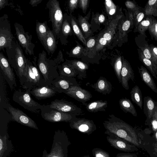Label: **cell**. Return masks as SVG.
Listing matches in <instances>:
<instances>
[{
  "instance_id": "6f0895ef",
  "label": "cell",
  "mask_w": 157,
  "mask_h": 157,
  "mask_svg": "<svg viewBox=\"0 0 157 157\" xmlns=\"http://www.w3.org/2000/svg\"><path fill=\"white\" fill-rule=\"evenodd\" d=\"M113 157H131V155L126 154L120 153L117 154Z\"/></svg>"
},
{
  "instance_id": "db71d44e",
  "label": "cell",
  "mask_w": 157,
  "mask_h": 157,
  "mask_svg": "<svg viewBox=\"0 0 157 157\" xmlns=\"http://www.w3.org/2000/svg\"><path fill=\"white\" fill-rule=\"evenodd\" d=\"M95 40L94 39L91 38L86 43L87 47L89 48H92L95 45Z\"/></svg>"
},
{
  "instance_id": "484cf974",
  "label": "cell",
  "mask_w": 157,
  "mask_h": 157,
  "mask_svg": "<svg viewBox=\"0 0 157 157\" xmlns=\"http://www.w3.org/2000/svg\"><path fill=\"white\" fill-rule=\"evenodd\" d=\"M67 62L71 64L78 73L77 78L78 79L82 80L87 77L86 71L88 69V65L80 61L77 60L69 61L67 60Z\"/></svg>"
},
{
  "instance_id": "bcb514c9",
  "label": "cell",
  "mask_w": 157,
  "mask_h": 157,
  "mask_svg": "<svg viewBox=\"0 0 157 157\" xmlns=\"http://www.w3.org/2000/svg\"><path fill=\"white\" fill-rule=\"evenodd\" d=\"M107 43V41L103 37H101L98 41L96 45V49L98 50H99L106 44Z\"/></svg>"
},
{
  "instance_id": "94428289",
  "label": "cell",
  "mask_w": 157,
  "mask_h": 157,
  "mask_svg": "<svg viewBox=\"0 0 157 157\" xmlns=\"http://www.w3.org/2000/svg\"></svg>"
},
{
  "instance_id": "4dcf8cb0",
  "label": "cell",
  "mask_w": 157,
  "mask_h": 157,
  "mask_svg": "<svg viewBox=\"0 0 157 157\" xmlns=\"http://www.w3.org/2000/svg\"><path fill=\"white\" fill-rule=\"evenodd\" d=\"M130 94L132 102L142 109L143 101L141 92L139 87L137 85L135 86L132 88Z\"/></svg>"
},
{
  "instance_id": "836d02e7",
  "label": "cell",
  "mask_w": 157,
  "mask_h": 157,
  "mask_svg": "<svg viewBox=\"0 0 157 157\" xmlns=\"http://www.w3.org/2000/svg\"><path fill=\"white\" fill-rule=\"evenodd\" d=\"M88 19L87 16H78V21L86 37L90 36L92 34L90 25L88 22Z\"/></svg>"
},
{
  "instance_id": "30bf717a",
  "label": "cell",
  "mask_w": 157,
  "mask_h": 157,
  "mask_svg": "<svg viewBox=\"0 0 157 157\" xmlns=\"http://www.w3.org/2000/svg\"><path fill=\"white\" fill-rule=\"evenodd\" d=\"M41 110L42 117L44 120L52 122H65L69 123L76 116L51 109L49 105H44Z\"/></svg>"
},
{
  "instance_id": "680465c9",
  "label": "cell",
  "mask_w": 157,
  "mask_h": 157,
  "mask_svg": "<svg viewBox=\"0 0 157 157\" xmlns=\"http://www.w3.org/2000/svg\"><path fill=\"white\" fill-rule=\"evenodd\" d=\"M82 157H90L89 155H86Z\"/></svg>"
},
{
  "instance_id": "c3c4849f",
  "label": "cell",
  "mask_w": 157,
  "mask_h": 157,
  "mask_svg": "<svg viewBox=\"0 0 157 157\" xmlns=\"http://www.w3.org/2000/svg\"><path fill=\"white\" fill-rule=\"evenodd\" d=\"M95 22L98 24H100L103 23L105 20V17L102 14H98L96 15L94 18Z\"/></svg>"
},
{
  "instance_id": "d6986e66",
  "label": "cell",
  "mask_w": 157,
  "mask_h": 157,
  "mask_svg": "<svg viewBox=\"0 0 157 157\" xmlns=\"http://www.w3.org/2000/svg\"><path fill=\"white\" fill-rule=\"evenodd\" d=\"M106 139L111 146L117 150L124 151L131 150L130 146L127 144L126 140L115 135H108Z\"/></svg>"
},
{
  "instance_id": "7bdbcfd3",
  "label": "cell",
  "mask_w": 157,
  "mask_h": 157,
  "mask_svg": "<svg viewBox=\"0 0 157 157\" xmlns=\"http://www.w3.org/2000/svg\"><path fill=\"white\" fill-rule=\"evenodd\" d=\"M136 12L134 13V16L135 17V29L136 30L139 24L141 22L144 18V14L142 12L138 13Z\"/></svg>"
},
{
  "instance_id": "44dd1931",
  "label": "cell",
  "mask_w": 157,
  "mask_h": 157,
  "mask_svg": "<svg viewBox=\"0 0 157 157\" xmlns=\"http://www.w3.org/2000/svg\"><path fill=\"white\" fill-rule=\"evenodd\" d=\"M143 102V111L147 118L146 121L150 122L157 106V102L150 97L147 96L144 97Z\"/></svg>"
},
{
  "instance_id": "60d3db41",
  "label": "cell",
  "mask_w": 157,
  "mask_h": 157,
  "mask_svg": "<svg viewBox=\"0 0 157 157\" xmlns=\"http://www.w3.org/2000/svg\"><path fill=\"white\" fill-rule=\"evenodd\" d=\"M148 29L155 40H157V21L156 19H152Z\"/></svg>"
},
{
  "instance_id": "8992f818",
  "label": "cell",
  "mask_w": 157,
  "mask_h": 157,
  "mask_svg": "<svg viewBox=\"0 0 157 157\" xmlns=\"http://www.w3.org/2000/svg\"><path fill=\"white\" fill-rule=\"evenodd\" d=\"M49 10V21L51 22L52 31L56 39L59 36L63 17L59 2L57 0H50L46 4Z\"/></svg>"
},
{
  "instance_id": "d6a6232c",
  "label": "cell",
  "mask_w": 157,
  "mask_h": 157,
  "mask_svg": "<svg viewBox=\"0 0 157 157\" xmlns=\"http://www.w3.org/2000/svg\"><path fill=\"white\" fill-rule=\"evenodd\" d=\"M71 30L69 22L66 19L64 18L59 34V39L62 44L65 38L70 35Z\"/></svg>"
},
{
  "instance_id": "681fc988",
  "label": "cell",
  "mask_w": 157,
  "mask_h": 157,
  "mask_svg": "<svg viewBox=\"0 0 157 157\" xmlns=\"http://www.w3.org/2000/svg\"><path fill=\"white\" fill-rule=\"evenodd\" d=\"M78 2V0H70L69 1V7L71 11H73L76 8Z\"/></svg>"
},
{
  "instance_id": "f35d334b",
  "label": "cell",
  "mask_w": 157,
  "mask_h": 157,
  "mask_svg": "<svg viewBox=\"0 0 157 157\" xmlns=\"http://www.w3.org/2000/svg\"><path fill=\"white\" fill-rule=\"evenodd\" d=\"M105 5L107 13L110 15L114 14L116 11V6L111 0H106Z\"/></svg>"
},
{
  "instance_id": "ac0fdd59",
  "label": "cell",
  "mask_w": 157,
  "mask_h": 157,
  "mask_svg": "<svg viewBox=\"0 0 157 157\" xmlns=\"http://www.w3.org/2000/svg\"><path fill=\"white\" fill-rule=\"evenodd\" d=\"M122 67L121 72V84L125 90H128L129 87L128 82L131 79L135 82L133 71L128 62L123 58L122 59Z\"/></svg>"
},
{
  "instance_id": "f1b7e54d",
  "label": "cell",
  "mask_w": 157,
  "mask_h": 157,
  "mask_svg": "<svg viewBox=\"0 0 157 157\" xmlns=\"http://www.w3.org/2000/svg\"><path fill=\"white\" fill-rule=\"evenodd\" d=\"M56 38L52 31L48 30L44 47L48 55H52L57 48V42Z\"/></svg>"
},
{
  "instance_id": "7dc6e473",
  "label": "cell",
  "mask_w": 157,
  "mask_h": 157,
  "mask_svg": "<svg viewBox=\"0 0 157 157\" xmlns=\"http://www.w3.org/2000/svg\"><path fill=\"white\" fill-rule=\"evenodd\" d=\"M151 122L154 129H157V106L151 118Z\"/></svg>"
},
{
  "instance_id": "3957f363",
  "label": "cell",
  "mask_w": 157,
  "mask_h": 157,
  "mask_svg": "<svg viewBox=\"0 0 157 157\" xmlns=\"http://www.w3.org/2000/svg\"><path fill=\"white\" fill-rule=\"evenodd\" d=\"M107 119L103 123L106 130L105 134H114L127 141H132L133 129L131 126L113 114L109 115Z\"/></svg>"
},
{
  "instance_id": "d4e9b609",
  "label": "cell",
  "mask_w": 157,
  "mask_h": 157,
  "mask_svg": "<svg viewBox=\"0 0 157 157\" xmlns=\"http://www.w3.org/2000/svg\"><path fill=\"white\" fill-rule=\"evenodd\" d=\"M58 68L59 75L74 78L78 75L77 70L67 61L59 65Z\"/></svg>"
},
{
  "instance_id": "9f6ffc18",
  "label": "cell",
  "mask_w": 157,
  "mask_h": 157,
  "mask_svg": "<svg viewBox=\"0 0 157 157\" xmlns=\"http://www.w3.org/2000/svg\"><path fill=\"white\" fill-rule=\"evenodd\" d=\"M8 1L5 0H0V10L4 8L5 6L7 5Z\"/></svg>"
},
{
  "instance_id": "277c9868",
  "label": "cell",
  "mask_w": 157,
  "mask_h": 157,
  "mask_svg": "<svg viewBox=\"0 0 157 157\" xmlns=\"http://www.w3.org/2000/svg\"><path fill=\"white\" fill-rule=\"evenodd\" d=\"M71 144L66 132L58 130L55 132L50 152L48 153L44 149L42 157H67L68 148Z\"/></svg>"
},
{
  "instance_id": "5bb4252c",
  "label": "cell",
  "mask_w": 157,
  "mask_h": 157,
  "mask_svg": "<svg viewBox=\"0 0 157 157\" xmlns=\"http://www.w3.org/2000/svg\"><path fill=\"white\" fill-rule=\"evenodd\" d=\"M8 109L10 113L12 120L21 124L36 129H38L35 121L23 111L12 106H8Z\"/></svg>"
},
{
  "instance_id": "7c38bea8",
  "label": "cell",
  "mask_w": 157,
  "mask_h": 157,
  "mask_svg": "<svg viewBox=\"0 0 157 157\" xmlns=\"http://www.w3.org/2000/svg\"><path fill=\"white\" fill-rule=\"evenodd\" d=\"M69 126L71 128L88 135L91 134L97 129L96 126L93 120L76 116L69 122Z\"/></svg>"
},
{
  "instance_id": "ab89813d",
  "label": "cell",
  "mask_w": 157,
  "mask_h": 157,
  "mask_svg": "<svg viewBox=\"0 0 157 157\" xmlns=\"http://www.w3.org/2000/svg\"><path fill=\"white\" fill-rule=\"evenodd\" d=\"M92 153L94 157H110L109 154L105 151L98 148L93 149Z\"/></svg>"
},
{
  "instance_id": "603a6c76",
  "label": "cell",
  "mask_w": 157,
  "mask_h": 157,
  "mask_svg": "<svg viewBox=\"0 0 157 157\" xmlns=\"http://www.w3.org/2000/svg\"><path fill=\"white\" fill-rule=\"evenodd\" d=\"M139 72L142 80L152 90L157 93V87L153 78L147 69L141 65L138 67Z\"/></svg>"
},
{
  "instance_id": "1f68e13d",
  "label": "cell",
  "mask_w": 157,
  "mask_h": 157,
  "mask_svg": "<svg viewBox=\"0 0 157 157\" xmlns=\"http://www.w3.org/2000/svg\"><path fill=\"white\" fill-rule=\"evenodd\" d=\"M139 55L140 60L150 71L152 75L157 79V66L153 63L150 60L146 58L141 51L139 53Z\"/></svg>"
},
{
  "instance_id": "e575fe53",
  "label": "cell",
  "mask_w": 157,
  "mask_h": 157,
  "mask_svg": "<svg viewBox=\"0 0 157 157\" xmlns=\"http://www.w3.org/2000/svg\"><path fill=\"white\" fill-rule=\"evenodd\" d=\"M145 14L157 17V0H150L147 2L144 10Z\"/></svg>"
},
{
  "instance_id": "2e32d148",
  "label": "cell",
  "mask_w": 157,
  "mask_h": 157,
  "mask_svg": "<svg viewBox=\"0 0 157 157\" xmlns=\"http://www.w3.org/2000/svg\"><path fill=\"white\" fill-rule=\"evenodd\" d=\"M52 85L58 93H65L73 86L79 85L74 78L59 75L52 82Z\"/></svg>"
},
{
  "instance_id": "9c48e42d",
  "label": "cell",
  "mask_w": 157,
  "mask_h": 157,
  "mask_svg": "<svg viewBox=\"0 0 157 157\" xmlns=\"http://www.w3.org/2000/svg\"><path fill=\"white\" fill-rule=\"evenodd\" d=\"M14 25L17 40L24 49L25 53L30 56L33 55L35 45L31 41L32 35L25 32L23 26L20 24L16 22Z\"/></svg>"
},
{
  "instance_id": "7402d4cb",
  "label": "cell",
  "mask_w": 157,
  "mask_h": 157,
  "mask_svg": "<svg viewBox=\"0 0 157 157\" xmlns=\"http://www.w3.org/2000/svg\"><path fill=\"white\" fill-rule=\"evenodd\" d=\"M122 16L121 15H117L111 20L104 32L103 37L106 40L108 44L112 40L115 34L119 21Z\"/></svg>"
},
{
  "instance_id": "91938a15",
  "label": "cell",
  "mask_w": 157,
  "mask_h": 157,
  "mask_svg": "<svg viewBox=\"0 0 157 157\" xmlns=\"http://www.w3.org/2000/svg\"><path fill=\"white\" fill-rule=\"evenodd\" d=\"M155 137L157 139V131L156 132V134H155Z\"/></svg>"
},
{
  "instance_id": "11a10c76",
  "label": "cell",
  "mask_w": 157,
  "mask_h": 157,
  "mask_svg": "<svg viewBox=\"0 0 157 157\" xmlns=\"http://www.w3.org/2000/svg\"><path fill=\"white\" fill-rule=\"evenodd\" d=\"M42 1V0H31L30 1L29 3L33 7H35L40 3Z\"/></svg>"
},
{
  "instance_id": "cb8c5ba5",
  "label": "cell",
  "mask_w": 157,
  "mask_h": 157,
  "mask_svg": "<svg viewBox=\"0 0 157 157\" xmlns=\"http://www.w3.org/2000/svg\"><path fill=\"white\" fill-rule=\"evenodd\" d=\"M49 29H50L47 25V21L41 22L36 21V30L37 35L44 47L45 45L48 31Z\"/></svg>"
},
{
  "instance_id": "e0dca14e",
  "label": "cell",
  "mask_w": 157,
  "mask_h": 157,
  "mask_svg": "<svg viewBox=\"0 0 157 157\" xmlns=\"http://www.w3.org/2000/svg\"><path fill=\"white\" fill-rule=\"evenodd\" d=\"M30 92L38 100L50 98L54 96L57 92L52 85H44L31 88Z\"/></svg>"
},
{
  "instance_id": "816d5d0a",
  "label": "cell",
  "mask_w": 157,
  "mask_h": 157,
  "mask_svg": "<svg viewBox=\"0 0 157 157\" xmlns=\"http://www.w3.org/2000/svg\"><path fill=\"white\" fill-rule=\"evenodd\" d=\"M130 21L129 20H126L124 22L122 26V29L125 32L128 30L130 25Z\"/></svg>"
},
{
  "instance_id": "b9f144b4",
  "label": "cell",
  "mask_w": 157,
  "mask_h": 157,
  "mask_svg": "<svg viewBox=\"0 0 157 157\" xmlns=\"http://www.w3.org/2000/svg\"><path fill=\"white\" fill-rule=\"evenodd\" d=\"M140 48L142 52L145 57L147 59L150 60L153 63L155 64L153 61L149 49V46L147 45H146L144 47H140Z\"/></svg>"
},
{
  "instance_id": "d590c367",
  "label": "cell",
  "mask_w": 157,
  "mask_h": 157,
  "mask_svg": "<svg viewBox=\"0 0 157 157\" xmlns=\"http://www.w3.org/2000/svg\"><path fill=\"white\" fill-rule=\"evenodd\" d=\"M71 23L73 31L75 35L83 44L85 45H86V42L85 39L76 22L73 17L71 18Z\"/></svg>"
},
{
  "instance_id": "9a60e30c",
  "label": "cell",
  "mask_w": 157,
  "mask_h": 157,
  "mask_svg": "<svg viewBox=\"0 0 157 157\" xmlns=\"http://www.w3.org/2000/svg\"><path fill=\"white\" fill-rule=\"evenodd\" d=\"M64 93L81 102L85 106L87 104L86 102L92 98L90 92L82 88L79 85L71 86Z\"/></svg>"
},
{
  "instance_id": "f907efd6",
  "label": "cell",
  "mask_w": 157,
  "mask_h": 157,
  "mask_svg": "<svg viewBox=\"0 0 157 157\" xmlns=\"http://www.w3.org/2000/svg\"><path fill=\"white\" fill-rule=\"evenodd\" d=\"M79 3L80 6L83 12H85L87 9L88 5V0H79Z\"/></svg>"
},
{
  "instance_id": "83f0119b",
  "label": "cell",
  "mask_w": 157,
  "mask_h": 157,
  "mask_svg": "<svg viewBox=\"0 0 157 157\" xmlns=\"http://www.w3.org/2000/svg\"><path fill=\"white\" fill-rule=\"evenodd\" d=\"M108 106L107 101L100 100L92 101L87 103L85 106L86 110L90 112L96 113L98 112L105 111Z\"/></svg>"
},
{
  "instance_id": "74e56055",
  "label": "cell",
  "mask_w": 157,
  "mask_h": 157,
  "mask_svg": "<svg viewBox=\"0 0 157 157\" xmlns=\"http://www.w3.org/2000/svg\"><path fill=\"white\" fill-rule=\"evenodd\" d=\"M152 19L147 17L146 20L142 21L137 27V29L139 32L142 35H145V32L148 29Z\"/></svg>"
},
{
  "instance_id": "5b68a950",
  "label": "cell",
  "mask_w": 157,
  "mask_h": 157,
  "mask_svg": "<svg viewBox=\"0 0 157 157\" xmlns=\"http://www.w3.org/2000/svg\"><path fill=\"white\" fill-rule=\"evenodd\" d=\"M36 58H34L32 62L28 59H26L25 76L26 79L25 83L22 88L26 90L33 87L46 84L42 75L37 66Z\"/></svg>"
},
{
  "instance_id": "f5cc1de1",
  "label": "cell",
  "mask_w": 157,
  "mask_h": 157,
  "mask_svg": "<svg viewBox=\"0 0 157 157\" xmlns=\"http://www.w3.org/2000/svg\"><path fill=\"white\" fill-rule=\"evenodd\" d=\"M82 50V48L80 46H77L72 50L71 54L73 55H77L80 53Z\"/></svg>"
},
{
  "instance_id": "8fae6325",
  "label": "cell",
  "mask_w": 157,
  "mask_h": 157,
  "mask_svg": "<svg viewBox=\"0 0 157 157\" xmlns=\"http://www.w3.org/2000/svg\"><path fill=\"white\" fill-rule=\"evenodd\" d=\"M49 105L51 109L76 116L83 115L82 109L71 101L56 99Z\"/></svg>"
},
{
  "instance_id": "ffe728a7",
  "label": "cell",
  "mask_w": 157,
  "mask_h": 157,
  "mask_svg": "<svg viewBox=\"0 0 157 157\" xmlns=\"http://www.w3.org/2000/svg\"><path fill=\"white\" fill-rule=\"evenodd\" d=\"M90 86L96 91L103 94H109L112 90V85L105 78L100 76L97 82Z\"/></svg>"
},
{
  "instance_id": "ba28073f",
  "label": "cell",
  "mask_w": 157,
  "mask_h": 157,
  "mask_svg": "<svg viewBox=\"0 0 157 157\" xmlns=\"http://www.w3.org/2000/svg\"><path fill=\"white\" fill-rule=\"evenodd\" d=\"M14 38L11 31L8 16L4 14L0 18V50L6 48H11Z\"/></svg>"
},
{
  "instance_id": "4316f807",
  "label": "cell",
  "mask_w": 157,
  "mask_h": 157,
  "mask_svg": "<svg viewBox=\"0 0 157 157\" xmlns=\"http://www.w3.org/2000/svg\"><path fill=\"white\" fill-rule=\"evenodd\" d=\"M11 142L6 135L0 136V157H7L12 150Z\"/></svg>"
},
{
  "instance_id": "f6af8a7d",
  "label": "cell",
  "mask_w": 157,
  "mask_h": 157,
  "mask_svg": "<svg viewBox=\"0 0 157 157\" xmlns=\"http://www.w3.org/2000/svg\"><path fill=\"white\" fill-rule=\"evenodd\" d=\"M126 7L134 12H138L139 8L132 1H127L125 2Z\"/></svg>"
},
{
  "instance_id": "6da1fadb",
  "label": "cell",
  "mask_w": 157,
  "mask_h": 157,
  "mask_svg": "<svg viewBox=\"0 0 157 157\" xmlns=\"http://www.w3.org/2000/svg\"><path fill=\"white\" fill-rule=\"evenodd\" d=\"M63 61L60 51L54 59L48 58L46 52L44 50L39 53L37 66L47 85L52 86V81L59 76L58 66Z\"/></svg>"
},
{
  "instance_id": "f546056e",
  "label": "cell",
  "mask_w": 157,
  "mask_h": 157,
  "mask_svg": "<svg viewBox=\"0 0 157 157\" xmlns=\"http://www.w3.org/2000/svg\"><path fill=\"white\" fill-rule=\"evenodd\" d=\"M119 103L121 109L124 112L129 113L134 117H137L136 109L129 99L126 98L120 99Z\"/></svg>"
},
{
  "instance_id": "8d00e7d4",
  "label": "cell",
  "mask_w": 157,
  "mask_h": 157,
  "mask_svg": "<svg viewBox=\"0 0 157 157\" xmlns=\"http://www.w3.org/2000/svg\"><path fill=\"white\" fill-rule=\"evenodd\" d=\"M122 62L121 56L118 57L115 60L113 65V67L117 77L119 83H121V72Z\"/></svg>"
},
{
  "instance_id": "7a4b0ae2",
  "label": "cell",
  "mask_w": 157,
  "mask_h": 157,
  "mask_svg": "<svg viewBox=\"0 0 157 157\" xmlns=\"http://www.w3.org/2000/svg\"><path fill=\"white\" fill-rule=\"evenodd\" d=\"M5 49L7 59L14 70L20 84L22 87L26 81L25 72L27 58L24 55L18 40H16L15 38L13 40L11 48H6Z\"/></svg>"
},
{
  "instance_id": "4fadbf2b",
  "label": "cell",
  "mask_w": 157,
  "mask_h": 157,
  "mask_svg": "<svg viewBox=\"0 0 157 157\" xmlns=\"http://www.w3.org/2000/svg\"><path fill=\"white\" fill-rule=\"evenodd\" d=\"M0 67L1 71L11 89L17 86L13 69L8 59L1 52L0 53Z\"/></svg>"
},
{
  "instance_id": "52a82bcc",
  "label": "cell",
  "mask_w": 157,
  "mask_h": 157,
  "mask_svg": "<svg viewBox=\"0 0 157 157\" xmlns=\"http://www.w3.org/2000/svg\"><path fill=\"white\" fill-rule=\"evenodd\" d=\"M30 90L22 91L18 89L14 92L12 97L13 100L25 109L31 112L37 113L41 110L44 105H42L33 99L31 96Z\"/></svg>"
},
{
  "instance_id": "ee69618b",
  "label": "cell",
  "mask_w": 157,
  "mask_h": 157,
  "mask_svg": "<svg viewBox=\"0 0 157 157\" xmlns=\"http://www.w3.org/2000/svg\"><path fill=\"white\" fill-rule=\"evenodd\" d=\"M149 47L153 62L157 66V47L151 45Z\"/></svg>"
}]
</instances>
